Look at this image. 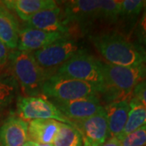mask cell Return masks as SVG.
Segmentation results:
<instances>
[{
	"label": "cell",
	"instance_id": "obj_1",
	"mask_svg": "<svg viewBox=\"0 0 146 146\" xmlns=\"http://www.w3.org/2000/svg\"><path fill=\"white\" fill-rule=\"evenodd\" d=\"M96 50L110 64L136 67L146 64L145 50L117 31L101 32L90 36Z\"/></svg>",
	"mask_w": 146,
	"mask_h": 146
},
{
	"label": "cell",
	"instance_id": "obj_2",
	"mask_svg": "<svg viewBox=\"0 0 146 146\" xmlns=\"http://www.w3.org/2000/svg\"><path fill=\"white\" fill-rule=\"evenodd\" d=\"M8 62L12 75L25 97L42 95V86L49 77L32 53L13 50L10 52Z\"/></svg>",
	"mask_w": 146,
	"mask_h": 146
},
{
	"label": "cell",
	"instance_id": "obj_3",
	"mask_svg": "<svg viewBox=\"0 0 146 146\" xmlns=\"http://www.w3.org/2000/svg\"><path fill=\"white\" fill-rule=\"evenodd\" d=\"M42 96L50 101L70 102L99 96L101 90L94 84L54 74L42 86Z\"/></svg>",
	"mask_w": 146,
	"mask_h": 146
},
{
	"label": "cell",
	"instance_id": "obj_4",
	"mask_svg": "<svg viewBox=\"0 0 146 146\" xmlns=\"http://www.w3.org/2000/svg\"><path fill=\"white\" fill-rule=\"evenodd\" d=\"M102 64L99 59L82 49L58 68L55 74L94 84L99 88L102 94L106 87Z\"/></svg>",
	"mask_w": 146,
	"mask_h": 146
},
{
	"label": "cell",
	"instance_id": "obj_5",
	"mask_svg": "<svg viewBox=\"0 0 146 146\" xmlns=\"http://www.w3.org/2000/svg\"><path fill=\"white\" fill-rule=\"evenodd\" d=\"M81 50L77 41L69 36L56 41L32 54L48 77H50L62 65Z\"/></svg>",
	"mask_w": 146,
	"mask_h": 146
},
{
	"label": "cell",
	"instance_id": "obj_6",
	"mask_svg": "<svg viewBox=\"0 0 146 146\" xmlns=\"http://www.w3.org/2000/svg\"><path fill=\"white\" fill-rule=\"evenodd\" d=\"M26 122L36 119H54L72 125L51 101L44 96L21 97L16 103V115Z\"/></svg>",
	"mask_w": 146,
	"mask_h": 146
},
{
	"label": "cell",
	"instance_id": "obj_7",
	"mask_svg": "<svg viewBox=\"0 0 146 146\" xmlns=\"http://www.w3.org/2000/svg\"><path fill=\"white\" fill-rule=\"evenodd\" d=\"M102 72L105 88L132 93L136 85L146 79V64L136 67H122L103 63Z\"/></svg>",
	"mask_w": 146,
	"mask_h": 146
},
{
	"label": "cell",
	"instance_id": "obj_8",
	"mask_svg": "<svg viewBox=\"0 0 146 146\" xmlns=\"http://www.w3.org/2000/svg\"><path fill=\"white\" fill-rule=\"evenodd\" d=\"M100 0H72L64 2L63 16L70 28L74 25L86 29L99 21Z\"/></svg>",
	"mask_w": 146,
	"mask_h": 146
},
{
	"label": "cell",
	"instance_id": "obj_9",
	"mask_svg": "<svg viewBox=\"0 0 146 146\" xmlns=\"http://www.w3.org/2000/svg\"><path fill=\"white\" fill-rule=\"evenodd\" d=\"M72 125L80 132L83 143L89 146H102L110 137L104 108L86 119L73 123Z\"/></svg>",
	"mask_w": 146,
	"mask_h": 146
},
{
	"label": "cell",
	"instance_id": "obj_10",
	"mask_svg": "<svg viewBox=\"0 0 146 146\" xmlns=\"http://www.w3.org/2000/svg\"><path fill=\"white\" fill-rule=\"evenodd\" d=\"M58 110L72 123L80 122L96 115L103 110L99 96H94L70 102L51 101Z\"/></svg>",
	"mask_w": 146,
	"mask_h": 146
},
{
	"label": "cell",
	"instance_id": "obj_11",
	"mask_svg": "<svg viewBox=\"0 0 146 146\" xmlns=\"http://www.w3.org/2000/svg\"><path fill=\"white\" fill-rule=\"evenodd\" d=\"M70 34L60 33H49L36 29L30 26L20 29L17 50L20 51L33 53L56 41L69 37Z\"/></svg>",
	"mask_w": 146,
	"mask_h": 146
},
{
	"label": "cell",
	"instance_id": "obj_12",
	"mask_svg": "<svg viewBox=\"0 0 146 146\" xmlns=\"http://www.w3.org/2000/svg\"><path fill=\"white\" fill-rule=\"evenodd\" d=\"M27 25L49 33L69 34L70 28L65 21L60 7L47 8L37 12L27 21Z\"/></svg>",
	"mask_w": 146,
	"mask_h": 146
},
{
	"label": "cell",
	"instance_id": "obj_13",
	"mask_svg": "<svg viewBox=\"0 0 146 146\" xmlns=\"http://www.w3.org/2000/svg\"><path fill=\"white\" fill-rule=\"evenodd\" d=\"M29 141L28 122L11 115L0 125V146H24Z\"/></svg>",
	"mask_w": 146,
	"mask_h": 146
},
{
	"label": "cell",
	"instance_id": "obj_14",
	"mask_svg": "<svg viewBox=\"0 0 146 146\" xmlns=\"http://www.w3.org/2000/svg\"><path fill=\"white\" fill-rule=\"evenodd\" d=\"M129 101L130 100L117 101L104 106L109 127L110 137L119 138L122 134L130 110Z\"/></svg>",
	"mask_w": 146,
	"mask_h": 146
},
{
	"label": "cell",
	"instance_id": "obj_15",
	"mask_svg": "<svg viewBox=\"0 0 146 146\" xmlns=\"http://www.w3.org/2000/svg\"><path fill=\"white\" fill-rule=\"evenodd\" d=\"M61 123L54 119H36L28 122L29 141L37 144H52Z\"/></svg>",
	"mask_w": 146,
	"mask_h": 146
},
{
	"label": "cell",
	"instance_id": "obj_16",
	"mask_svg": "<svg viewBox=\"0 0 146 146\" xmlns=\"http://www.w3.org/2000/svg\"><path fill=\"white\" fill-rule=\"evenodd\" d=\"M20 29L13 12L0 1V39L11 50L17 48Z\"/></svg>",
	"mask_w": 146,
	"mask_h": 146
},
{
	"label": "cell",
	"instance_id": "obj_17",
	"mask_svg": "<svg viewBox=\"0 0 146 146\" xmlns=\"http://www.w3.org/2000/svg\"><path fill=\"white\" fill-rule=\"evenodd\" d=\"M12 12H15L22 21H29L37 12L57 7L58 3L54 0H7L3 1Z\"/></svg>",
	"mask_w": 146,
	"mask_h": 146
},
{
	"label": "cell",
	"instance_id": "obj_18",
	"mask_svg": "<svg viewBox=\"0 0 146 146\" xmlns=\"http://www.w3.org/2000/svg\"><path fill=\"white\" fill-rule=\"evenodd\" d=\"M129 107L127 120L122 134L118 138L119 140L146 125V107L134 97L129 101Z\"/></svg>",
	"mask_w": 146,
	"mask_h": 146
},
{
	"label": "cell",
	"instance_id": "obj_19",
	"mask_svg": "<svg viewBox=\"0 0 146 146\" xmlns=\"http://www.w3.org/2000/svg\"><path fill=\"white\" fill-rule=\"evenodd\" d=\"M53 146H83V138L79 130L71 124L61 123Z\"/></svg>",
	"mask_w": 146,
	"mask_h": 146
},
{
	"label": "cell",
	"instance_id": "obj_20",
	"mask_svg": "<svg viewBox=\"0 0 146 146\" xmlns=\"http://www.w3.org/2000/svg\"><path fill=\"white\" fill-rule=\"evenodd\" d=\"M145 1L124 0L121 3L119 19L126 26L132 27L145 7Z\"/></svg>",
	"mask_w": 146,
	"mask_h": 146
},
{
	"label": "cell",
	"instance_id": "obj_21",
	"mask_svg": "<svg viewBox=\"0 0 146 146\" xmlns=\"http://www.w3.org/2000/svg\"><path fill=\"white\" fill-rule=\"evenodd\" d=\"M122 1L118 0H100L99 21L110 24L119 21Z\"/></svg>",
	"mask_w": 146,
	"mask_h": 146
},
{
	"label": "cell",
	"instance_id": "obj_22",
	"mask_svg": "<svg viewBox=\"0 0 146 146\" xmlns=\"http://www.w3.org/2000/svg\"><path fill=\"white\" fill-rule=\"evenodd\" d=\"M122 146H146V125L119 140Z\"/></svg>",
	"mask_w": 146,
	"mask_h": 146
},
{
	"label": "cell",
	"instance_id": "obj_23",
	"mask_svg": "<svg viewBox=\"0 0 146 146\" xmlns=\"http://www.w3.org/2000/svg\"><path fill=\"white\" fill-rule=\"evenodd\" d=\"M15 85L6 80L0 79V111L5 108L14 98Z\"/></svg>",
	"mask_w": 146,
	"mask_h": 146
},
{
	"label": "cell",
	"instance_id": "obj_24",
	"mask_svg": "<svg viewBox=\"0 0 146 146\" xmlns=\"http://www.w3.org/2000/svg\"><path fill=\"white\" fill-rule=\"evenodd\" d=\"M136 35L141 44L146 46V1L145 7L143 9V13L136 28Z\"/></svg>",
	"mask_w": 146,
	"mask_h": 146
},
{
	"label": "cell",
	"instance_id": "obj_25",
	"mask_svg": "<svg viewBox=\"0 0 146 146\" xmlns=\"http://www.w3.org/2000/svg\"><path fill=\"white\" fill-rule=\"evenodd\" d=\"M133 97L146 107V79L142 80L134 88L132 91Z\"/></svg>",
	"mask_w": 146,
	"mask_h": 146
},
{
	"label": "cell",
	"instance_id": "obj_26",
	"mask_svg": "<svg viewBox=\"0 0 146 146\" xmlns=\"http://www.w3.org/2000/svg\"><path fill=\"white\" fill-rule=\"evenodd\" d=\"M10 49L0 39V68L3 67L8 62Z\"/></svg>",
	"mask_w": 146,
	"mask_h": 146
},
{
	"label": "cell",
	"instance_id": "obj_27",
	"mask_svg": "<svg viewBox=\"0 0 146 146\" xmlns=\"http://www.w3.org/2000/svg\"><path fill=\"white\" fill-rule=\"evenodd\" d=\"M102 146H122L120 141L116 137H109Z\"/></svg>",
	"mask_w": 146,
	"mask_h": 146
},
{
	"label": "cell",
	"instance_id": "obj_28",
	"mask_svg": "<svg viewBox=\"0 0 146 146\" xmlns=\"http://www.w3.org/2000/svg\"><path fill=\"white\" fill-rule=\"evenodd\" d=\"M32 144L33 146H53L52 144H37V143H33V142H32Z\"/></svg>",
	"mask_w": 146,
	"mask_h": 146
},
{
	"label": "cell",
	"instance_id": "obj_29",
	"mask_svg": "<svg viewBox=\"0 0 146 146\" xmlns=\"http://www.w3.org/2000/svg\"><path fill=\"white\" fill-rule=\"evenodd\" d=\"M24 146H33V144H32L31 141H27L26 143L24 145Z\"/></svg>",
	"mask_w": 146,
	"mask_h": 146
},
{
	"label": "cell",
	"instance_id": "obj_30",
	"mask_svg": "<svg viewBox=\"0 0 146 146\" xmlns=\"http://www.w3.org/2000/svg\"><path fill=\"white\" fill-rule=\"evenodd\" d=\"M83 146H89V145H87V144H85V143H83Z\"/></svg>",
	"mask_w": 146,
	"mask_h": 146
}]
</instances>
